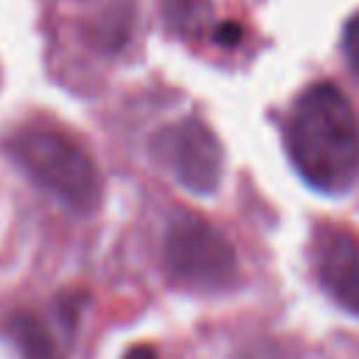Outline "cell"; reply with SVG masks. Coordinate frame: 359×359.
Returning a JSON list of instances; mask_svg holds the SVG:
<instances>
[{
  "label": "cell",
  "mask_w": 359,
  "mask_h": 359,
  "mask_svg": "<svg viewBox=\"0 0 359 359\" xmlns=\"http://www.w3.org/2000/svg\"><path fill=\"white\" fill-rule=\"evenodd\" d=\"M154 149L185 188L196 194H210L216 188L222 174V149L202 121L185 118L163 129Z\"/></svg>",
  "instance_id": "obj_4"
},
{
  "label": "cell",
  "mask_w": 359,
  "mask_h": 359,
  "mask_svg": "<svg viewBox=\"0 0 359 359\" xmlns=\"http://www.w3.org/2000/svg\"><path fill=\"white\" fill-rule=\"evenodd\" d=\"M14 160L76 213H90L101 202V177L87 151L56 129L28 126L8 143Z\"/></svg>",
  "instance_id": "obj_2"
},
{
  "label": "cell",
  "mask_w": 359,
  "mask_h": 359,
  "mask_svg": "<svg viewBox=\"0 0 359 359\" xmlns=\"http://www.w3.org/2000/svg\"><path fill=\"white\" fill-rule=\"evenodd\" d=\"M342 48H345V56H348L351 67L359 73V14L348 20L345 36H342Z\"/></svg>",
  "instance_id": "obj_7"
},
{
  "label": "cell",
  "mask_w": 359,
  "mask_h": 359,
  "mask_svg": "<svg viewBox=\"0 0 359 359\" xmlns=\"http://www.w3.org/2000/svg\"><path fill=\"white\" fill-rule=\"evenodd\" d=\"M213 39H216V42H222V45H236V42L241 39V31H238V25L224 22V25L213 28Z\"/></svg>",
  "instance_id": "obj_8"
},
{
  "label": "cell",
  "mask_w": 359,
  "mask_h": 359,
  "mask_svg": "<svg viewBox=\"0 0 359 359\" xmlns=\"http://www.w3.org/2000/svg\"><path fill=\"white\" fill-rule=\"evenodd\" d=\"M123 359H157V351L151 345H135Z\"/></svg>",
  "instance_id": "obj_9"
},
{
  "label": "cell",
  "mask_w": 359,
  "mask_h": 359,
  "mask_svg": "<svg viewBox=\"0 0 359 359\" xmlns=\"http://www.w3.org/2000/svg\"><path fill=\"white\" fill-rule=\"evenodd\" d=\"M165 272L191 289H222L236 278V252L227 238L194 213H177L163 241Z\"/></svg>",
  "instance_id": "obj_3"
},
{
  "label": "cell",
  "mask_w": 359,
  "mask_h": 359,
  "mask_svg": "<svg viewBox=\"0 0 359 359\" xmlns=\"http://www.w3.org/2000/svg\"><path fill=\"white\" fill-rule=\"evenodd\" d=\"M314 272L323 289L348 311L359 314V238L337 224H323L311 244Z\"/></svg>",
  "instance_id": "obj_5"
},
{
  "label": "cell",
  "mask_w": 359,
  "mask_h": 359,
  "mask_svg": "<svg viewBox=\"0 0 359 359\" xmlns=\"http://www.w3.org/2000/svg\"><path fill=\"white\" fill-rule=\"evenodd\" d=\"M208 6H202V0H168V17L174 25L185 28V31H199L202 20L208 17Z\"/></svg>",
  "instance_id": "obj_6"
},
{
  "label": "cell",
  "mask_w": 359,
  "mask_h": 359,
  "mask_svg": "<svg viewBox=\"0 0 359 359\" xmlns=\"http://www.w3.org/2000/svg\"><path fill=\"white\" fill-rule=\"evenodd\" d=\"M286 151L317 191H348L359 171V123L339 87L320 81L303 90L286 118Z\"/></svg>",
  "instance_id": "obj_1"
}]
</instances>
